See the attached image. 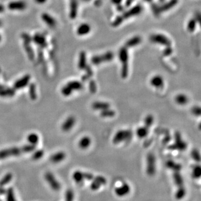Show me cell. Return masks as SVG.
I'll use <instances>...</instances> for the list:
<instances>
[{"label": "cell", "mask_w": 201, "mask_h": 201, "mask_svg": "<svg viewBox=\"0 0 201 201\" xmlns=\"http://www.w3.org/2000/svg\"><path fill=\"white\" fill-rule=\"evenodd\" d=\"M32 42H34L39 48H40L41 49L46 48L47 46V41L46 37L42 33H37L35 34L32 38Z\"/></svg>", "instance_id": "cell-9"}, {"label": "cell", "mask_w": 201, "mask_h": 201, "mask_svg": "<svg viewBox=\"0 0 201 201\" xmlns=\"http://www.w3.org/2000/svg\"><path fill=\"white\" fill-rule=\"evenodd\" d=\"M197 23V21L196 20V19L195 18L190 19L189 21V22L188 23V24H187L188 30L190 32H191V33L193 32L195 30V29H196Z\"/></svg>", "instance_id": "cell-33"}, {"label": "cell", "mask_w": 201, "mask_h": 201, "mask_svg": "<svg viewBox=\"0 0 201 201\" xmlns=\"http://www.w3.org/2000/svg\"><path fill=\"white\" fill-rule=\"evenodd\" d=\"M27 3L24 1H14L8 4V8L11 11H23L26 9Z\"/></svg>", "instance_id": "cell-10"}, {"label": "cell", "mask_w": 201, "mask_h": 201, "mask_svg": "<svg viewBox=\"0 0 201 201\" xmlns=\"http://www.w3.org/2000/svg\"><path fill=\"white\" fill-rule=\"evenodd\" d=\"M201 175V168L199 165H196L193 169V177L196 179L199 178Z\"/></svg>", "instance_id": "cell-38"}, {"label": "cell", "mask_w": 201, "mask_h": 201, "mask_svg": "<svg viewBox=\"0 0 201 201\" xmlns=\"http://www.w3.org/2000/svg\"><path fill=\"white\" fill-rule=\"evenodd\" d=\"M2 22L1 20H0V27L2 26Z\"/></svg>", "instance_id": "cell-61"}, {"label": "cell", "mask_w": 201, "mask_h": 201, "mask_svg": "<svg viewBox=\"0 0 201 201\" xmlns=\"http://www.w3.org/2000/svg\"><path fill=\"white\" fill-rule=\"evenodd\" d=\"M155 171V157L152 153L150 152L146 157V173L149 176H153Z\"/></svg>", "instance_id": "cell-8"}, {"label": "cell", "mask_w": 201, "mask_h": 201, "mask_svg": "<svg viewBox=\"0 0 201 201\" xmlns=\"http://www.w3.org/2000/svg\"><path fill=\"white\" fill-rule=\"evenodd\" d=\"M101 184L99 183L93 181L91 185V188L93 190H96L99 189L100 187H101Z\"/></svg>", "instance_id": "cell-47"}, {"label": "cell", "mask_w": 201, "mask_h": 201, "mask_svg": "<svg viewBox=\"0 0 201 201\" xmlns=\"http://www.w3.org/2000/svg\"><path fill=\"white\" fill-rule=\"evenodd\" d=\"M175 143L171 145L168 149L171 150H179L184 151L187 148V144L184 141L182 140L181 134L177 131L174 134Z\"/></svg>", "instance_id": "cell-4"}, {"label": "cell", "mask_w": 201, "mask_h": 201, "mask_svg": "<svg viewBox=\"0 0 201 201\" xmlns=\"http://www.w3.org/2000/svg\"><path fill=\"white\" fill-rule=\"evenodd\" d=\"M173 53V49L171 47V46H165V49L164 50L163 55L165 57H168L171 55V54Z\"/></svg>", "instance_id": "cell-43"}, {"label": "cell", "mask_w": 201, "mask_h": 201, "mask_svg": "<svg viewBox=\"0 0 201 201\" xmlns=\"http://www.w3.org/2000/svg\"><path fill=\"white\" fill-rule=\"evenodd\" d=\"M21 152H23L22 150L17 148H12L4 150L0 152V159L6 158L10 156L17 155Z\"/></svg>", "instance_id": "cell-12"}, {"label": "cell", "mask_w": 201, "mask_h": 201, "mask_svg": "<svg viewBox=\"0 0 201 201\" xmlns=\"http://www.w3.org/2000/svg\"><path fill=\"white\" fill-rule=\"evenodd\" d=\"M73 178L77 183L82 182L84 179L83 173L80 171H77L73 174Z\"/></svg>", "instance_id": "cell-36"}, {"label": "cell", "mask_w": 201, "mask_h": 201, "mask_svg": "<svg viewBox=\"0 0 201 201\" xmlns=\"http://www.w3.org/2000/svg\"><path fill=\"white\" fill-rule=\"evenodd\" d=\"M72 90L68 86H65L63 88V89L61 90L62 93L64 96H68L71 95V93H72Z\"/></svg>", "instance_id": "cell-42"}, {"label": "cell", "mask_w": 201, "mask_h": 201, "mask_svg": "<svg viewBox=\"0 0 201 201\" xmlns=\"http://www.w3.org/2000/svg\"><path fill=\"white\" fill-rule=\"evenodd\" d=\"M84 70H86V73H87L86 75L87 76L91 77L93 75V71H92L91 67V66L90 65L87 64V65L86 67V68L84 69Z\"/></svg>", "instance_id": "cell-49"}, {"label": "cell", "mask_w": 201, "mask_h": 201, "mask_svg": "<svg viewBox=\"0 0 201 201\" xmlns=\"http://www.w3.org/2000/svg\"><path fill=\"white\" fill-rule=\"evenodd\" d=\"M130 191V187L127 183L123 184L121 186L118 187L115 190V193L118 197H123L126 196L127 194L129 193Z\"/></svg>", "instance_id": "cell-15"}, {"label": "cell", "mask_w": 201, "mask_h": 201, "mask_svg": "<svg viewBox=\"0 0 201 201\" xmlns=\"http://www.w3.org/2000/svg\"><path fill=\"white\" fill-rule=\"evenodd\" d=\"M178 3V0H169L163 4H159L160 10L162 14L164 12H167L175 7Z\"/></svg>", "instance_id": "cell-13"}, {"label": "cell", "mask_w": 201, "mask_h": 201, "mask_svg": "<svg viewBox=\"0 0 201 201\" xmlns=\"http://www.w3.org/2000/svg\"><path fill=\"white\" fill-rule=\"evenodd\" d=\"M150 42L164 46H171V40L165 35L162 34H154L150 37Z\"/></svg>", "instance_id": "cell-7"}, {"label": "cell", "mask_w": 201, "mask_h": 201, "mask_svg": "<svg viewBox=\"0 0 201 201\" xmlns=\"http://www.w3.org/2000/svg\"><path fill=\"white\" fill-rule=\"evenodd\" d=\"M34 1L38 4H44L47 1V0H34Z\"/></svg>", "instance_id": "cell-56"}, {"label": "cell", "mask_w": 201, "mask_h": 201, "mask_svg": "<svg viewBox=\"0 0 201 201\" xmlns=\"http://www.w3.org/2000/svg\"><path fill=\"white\" fill-rule=\"evenodd\" d=\"M67 86L73 90H80L83 88V84L79 81H71L67 84Z\"/></svg>", "instance_id": "cell-29"}, {"label": "cell", "mask_w": 201, "mask_h": 201, "mask_svg": "<svg viewBox=\"0 0 201 201\" xmlns=\"http://www.w3.org/2000/svg\"><path fill=\"white\" fill-rule=\"evenodd\" d=\"M76 123V119L73 116L69 117L62 125L61 129L64 131H68L72 128Z\"/></svg>", "instance_id": "cell-18"}, {"label": "cell", "mask_w": 201, "mask_h": 201, "mask_svg": "<svg viewBox=\"0 0 201 201\" xmlns=\"http://www.w3.org/2000/svg\"><path fill=\"white\" fill-rule=\"evenodd\" d=\"M111 2L115 5L117 6L118 5L122 4V0H111Z\"/></svg>", "instance_id": "cell-54"}, {"label": "cell", "mask_w": 201, "mask_h": 201, "mask_svg": "<svg viewBox=\"0 0 201 201\" xmlns=\"http://www.w3.org/2000/svg\"><path fill=\"white\" fill-rule=\"evenodd\" d=\"M134 2V0H126L124 4V6L126 8H130L133 4V2Z\"/></svg>", "instance_id": "cell-52"}, {"label": "cell", "mask_w": 201, "mask_h": 201, "mask_svg": "<svg viewBox=\"0 0 201 201\" xmlns=\"http://www.w3.org/2000/svg\"><path fill=\"white\" fill-rule=\"evenodd\" d=\"M144 1L145 2H148V3H150V2H152V0H144Z\"/></svg>", "instance_id": "cell-59"}, {"label": "cell", "mask_w": 201, "mask_h": 201, "mask_svg": "<svg viewBox=\"0 0 201 201\" xmlns=\"http://www.w3.org/2000/svg\"><path fill=\"white\" fill-rule=\"evenodd\" d=\"M89 89L92 93H95L97 91L96 84L93 80H91L89 83Z\"/></svg>", "instance_id": "cell-41"}, {"label": "cell", "mask_w": 201, "mask_h": 201, "mask_svg": "<svg viewBox=\"0 0 201 201\" xmlns=\"http://www.w3.org/2000/svg\"><path fill=\"white\" fill-rule=\"evenodd\" d=\"M83 175L84 179H87L88 181H92L94 178V176L92 174H90V173H83Z\"/></svg>", "instance_id": "cell-50"}, {"label": "cell", "mask_w": 201, "mask_h": 201, "mask_svg": "<svg viewBox=\"0 0 201 201\" xmlns=\"http://www.w3.org/2000/svg\"><path fill=\"white\" fill-rule=\"evenodd\" d=\"M42 19L44 23L51 28H54L57 26L56 20L48 13H43L42 15Z\"/></svg>", "instance_id": "cell-14"}, {"label": "cell", "mask_w": 201, "mask_h": 201, "mask_svg": "<svg viewBox=\"0 0 201 201\" xmlns=\"http://www.w3.org/2000/svg\"><path fill=\"white\" fill-rule=\"evenodd\" d=\"M91 30V26L87 23L80 24L77 29V33L80 36H84L89 34Z\"/></svg>", "instance_id": "cell-16"}, {"label": "cell", "mask_w": 201, "mask_h": 201, "mask_svg": "<svg viewBox=\"0 0 201 201\" xmlns=\"http://www.w3.org/2000/svg\"><path fill=\"white\" fill-rule=\"evenodd\" d=\"M78 0H69V17L76 19L78 11Z\"/></svg>", "instance_id": "cell-11"}, {"label": "cell", "mask_w": 201, "mask_h": 201, "mask_svg": "<svg viewBox=\"0 0 201 201\" xmlns=\"http://www.w3.org/2000/svg\"><path fill=\"white\" fill-rule=\"evenodd\" d=\"M148 133H149L148 128L145 126L140 127L137 129V137H139L140 139H143V138H144L145 137H147Z\"/></svg>", "instance_id": "cell-30"}, {"label": "cell", "mask_w": 201, "mask_h": 201, "mask_svg": "<svg viewBox=\"0 0 201 201\" xmlns=\"http://www.w3.org/2000/svg\"><path fill=\"white\" fill-rule=\"evenodd\" d=\"M15 92L11 89L8 88L0 84V96L2 97L12 96L14 95Z\"/></svg>", "instance_id": "cell-23"}, {"label": "cell", "mask_w": 201, "mask_h": 201, "mask_svg": "<svg viewBox=\"0 0 201 201\" xmlns=\"http://www.w3.org/2000/svg\"><path fill=\"white\" fill-rule=\"evenodd\" d=\"M158 2L159 4H163L164 2H165V0H158Z\"/></svg>", "instance_id": "cell-58"}, {"label": "cell", "mask_w": 201, "mask_h": 201, "mask_svg": "<svg viewBox=\"0 0 201 201\" xmlns=\"http://www.w3.org/2000/svg\"><path fill=\"white\" fill-rule=\"evenodd\" d=\"M44 154V152L42 151V150H39L36 152H35L34 155H33V159H39L40 158H41L42 155Z\"/></svg>", "instance_id": "cell-48"}, {"label": "cell", "mask_w": 201, "mask_h": 201, "mask_svg": "<svg viewBox=\"0 0 201 201\" xmlns=\"http://www.w3.org/2000/svg\"><path fill=\"white\" fill-rule=\"evenodd\" d=\"M118 58L122 63V78L125 79L128 76L129 73V52L126 47L123 46L119 50Z\"/></svg>", "instance_id": "cell-2"}, {"label": "cell", "mask_w": 201, "mask_h": 201, "mask_svg": "<svg viewBox=\"0 0 201 201\" xmlns=\"http://www.w3.org/2000/svg\"><path fill=\"white\" fill-rule=\"evenodd\" d=\"M1 39H2V36H1V35L0 34V42L1 41Z\"/></svg>", "instance_id": "cell-62"}, {"label": "cell", "mask_w": 201, "mask_h": 201, "mask_svg": "<svg viewBox=\"0 0 201 201\" xmlns=\"http://www.w3.org/2000/svg\"><path fill=\"white\" fill-rule=\"evenodd\" d=\"M151 10L153 14L155 16H159L162 14L160 10L159 4L152 3L151 5Z\"/></svg>", "instance_id": "cell-34"}, {"label": "cell", "mask_w": 201, "mask_h": 201, "mask_svg": "<svg viewBox=\"0 0 201 201\" xmlns=\"http://www.w3.org/2000/svg\"><path fill=\"white\" fill-rule=\"evenodd\" d=\"M91 143V140L90 137H82L79 142V146L82 149H85L88 148Z\"/></svg>", "instance_id": "cell-24"}, {"label": "cell", "mask_w": 201, "mask_h": 201, "mask_svg": "<svg viewBox=\"0 0 201 201\" xmlns=\"http://www.w3.org/2000/svg\"><path fill=\"white\" fill-rule=\"evenodd\" d=\"M166 165L168 168L172 169L173 171H179L181 170V169L182 168L181 164L176 163H175L174 162H173L172 160H168L167 162V163H166Z\"/></svg>", "instance_id": "cell-26"}, {"label": "cell", "mask_w": 201, "mask_h": 201, "mask_svg": "<svg viewBox=\"0 0 201 201\" xmlns=\"http://www.w3.org/2000/svg\"><path fill=\"white\" fill-rule=\"evenodd\" d=\"M35 149V146L34 145H26L24 147L22 148V152H30L34 150Z\"/></svg>", "instance_id": "cell-46"}, {"label": "cell", "mask_w": 201, "mask_h": 201, "mask_svg": "<svg viewBox=\"0 0 201 201\" xmlns=\"http://www.w3.org/2000/svg\"><path fill=\"white\" fill-rule=\"evenodd\" d=\"M30 95L31 96V99H34L36 97V90H35V86L34 84H32L30 87Z\"/></svg>", "instance_id": "cell-44"}, {"label": "cell", "mask_w": 201, "mask_h": 201, "mask_svg": "<svg viewBox=\"0 0 201 201\" xmlns=\"http://www.w3.org/2000/svg\"><path fill=\"white\" fill-rule=\"evenodd\" d=\"M83 2H90L91 0H82Z\"/></svg>", "instance_id": "cell-60"}, {"label": "cell", "mask_w": 201, "mask_h": 201, "mask_svg": "<svg viewBox=\"0 0 201 201\" xmlns=\"http://www.w3.org/2000/svg\"><path fill=\"white\" fill-rule=\"evenodd\" d=\"M92 107L93 110L102 111L107 108H109L110 107V105L108 103L105 102L96 101L93 103V104L92 105Z\"/></svg>", "instance_id": "cell-22"}, {"label": "cell", "mask_w": 201, "mask_h": 201, "mask_svg": "<svg viewBox=\"0 0 201 201\" xmlns=\"http://www.w3.org/2000/svg\"><path fill=\"white\" fill-rule=\"evenodd\" d=\"M186 193V190L184 186L178 187V189L177 190V192L175 193V198L178 200L182 199L185 196Z\"/></svg>", "instance_id": "cell-32"}, {"label": "cell", "mask_w": 201, "mask_h": 201, "mask_svg": "<svg viewBox=\"0 0 201 201\" xmlns=\"http://www.w3.org/2000/svg\"><path fill=\"white\" fill-rule=\"evenodd\" d=\"M154 122V117L152 115H148V116H146L145 118L144 124L145 126L147 128H149L152 126Z\"/></svg>", "instance_id": "cell-35"}, {"label": "cell", "mask_w": 201, "mask_h": 201, "mask_svg": "<svg viewBox=\"0 0 201 201\" xmlns=\"http://www.w3.org/2000/svg\"><path fill=\"white\" fill-rule=\"evenodd\" d=\"M5 11V7L2 4H0V14L2 13Z\"/></svg>", "instance_id": "cell-57"}, {"label": "cell", "mask_w": 201, "mask_h": 201, "mask_svg": "<svg viewBox=\"0 0 201 201\" xmlns=\"http://www.w3.org/2000/svg\"><path fill=\"white\" fill-rule=\"evenodd\" d=\"M21 37L24 41V47L27 52L28 58L30 60L33 61L34 58V53L30 45V43L32 42V38L27 33H24Z\"/></svg>", "instance_id": "cell-6"}, {"label": "cell", "mask_w": 201, "mask_h": 201, "mask_svg": "<svg viewBox=\"0 0 201 201\" xmlns=\"http://www.w3.org/2000/svg\"><path fill=\"white\" fill-rule=\"evenodd\" d=\"M175 101L179 105H185L188 102V99L186 95L179 94L175 97Z\"/></svg>", "instance_id": "cell-25"}, {"label": "cell", "mask_w": 201, "mask_h": 201, "mask_svg": "<svg viewBox=\"0 0 201 201\" xmlns=\"http://www.w3.org/2000/svg\"><path fill=\"white\" fill-rule=\"evenodd\" d=\"M30 79V77L29 75H27L21 78L20 80H18L14 84V87L16 89H20L21 88L25 87L29 83Z\"/></svg>", "instance_id": "cell-20"}, {"label": "cell", "mask_w": 201, "mask_h": 201, "mask_svg": "<svg viewBox=\"0 0 201 201\" xmlns=\"http://www.w3.org/2000/svg\"><path fill=\"white\" fill-rule=\"evenodd\" d=\"M171 140V137L169 135H167V137H165L163 140V143L164 144H167L168 143H169Z\"/></svg>", "instance_id": "cell-55"}, {"label": "cell", "mask_w": 201, "mask_h": 201, "mask_svg": "<svg viewBox=\"0 0 201 201\" xmlns=\"http://www.w3.org/2000/svg\"><path fill=\"white\" fill-rule=\"evenodd\" d=\"M116 10L118 12L122 13L123 12L125 11L126 8H125L124 5H122V4H120V5H118L116 6Z\"/></svg>", "instance_id": "cell-51"}, {"label": "cell", "mask_w": 201, "mask_h": 201, "mask_svg": "<svg viewBox=\"0 0 201 201\" xmlns=\"http://www.w3.org/2000/svg\"><path fill=\"white\" fill-rule=\"evenodd\" d=\"M191 155L192 158L196 162H199L201 160V157L199 152L197 149H193L191 152Z\"/></svg>", "instance_id": "cell-39"}, {"label": "cell", "mask_w": 201, "mask_h": 201, "mask_svg": "<svg viewBox=\"0 0 201 201\" xmlns=\"http://www.w3.org/2000/svg\"><path fill=\"white\" fill-rule=\"evenodd\" d=\"M114 58V54L111 52H107L101 55L93 56L91 58V63L93 65H97L104 62H108L112 61Z\"/></svg>", "instance_id": "cell-5"}, {"label": "cell", "mask_w": 201, "mask_h": 201, "mask_svg": "<svg viewBox=\"0 0 201 201\" xmlns=\"http://www.w3.org/2000/svg\"><path fill=\"white\" fill-rule=\"evenodd\" d=\"M93 181H95L97 182L101 185H105L107 183V181L106 178L105 177H102V176H100V175L97 176V177H94V178L93 179Z\"/></svg>", "instance_id": "cell-40"}, {"label": "cell", "mask_w": 201, "mask_h": 201, "mask_svg": "<svg viewBox=\"0 0 201 201\" xmlns=\"http://www.w3.org/2000/svg\"><path fill=\"white\" fill-rule=\"evenodd\" d=\"M133 137V132L130 130H120L116 133L113 139V143L118 144L123 141H129Z\"/></svg>", "instance_id": "cell-3"}, {"label": "cell", "mask_w": 201, "mask_h": 201, "mask_svg": "<svg viewBox=\"0 0 201 201\" xmlns=\"http://www.w3.org/2000/svg\"><path fill=\"white\" fill-rule=\"evenodd\" d=\"M94 4L95 6L97 7H99L102 4V0H95L94 1Z\"/></svg>", "instance_id": "cell-53"}, {"label": "cell", "mask_w": 201, "mask_h": 201, "mask_svg": "<svg viewBox=\"0 0 201 201\" xmlns=\"http://www.w3.org/2000/svg\"><path fill=\"white\" fill-rule=\"evenodd\" d=\"M142 41V39L140 36H135L133 38H130L127 42H126L125 46L127 48L135 47L139 46Z\"/></svg>", "instance_id": "cell-17"}, {"label": "cell", "mask_w": 201, "mask_h": 201, "mask_svg": "<svg viewBox=\"0 0 201 201\" xmlns=\"http://www.w3.org/2000/svg\"><path fill=\"white\" fill-rule=\"evenodd\" d=\"M201 108L199 106H194L192 108V112L194 115L196 116H199L201 115Z\"/></svg>", "instance_id": "cell-45"}, {"label": "cell", "mask_w": 201, "mask_h": 201, "mask_svg": "<svg viewBox=\"0 0 201 201\" xmlns=\"http://www.w3.org/2000/svg\"><path fill=\"white\" fill-rule=\"evenodd\" d=\"M87 65V64L86 53L85 52L82 51L80 53V55H79L78 67V68L80 70H84V69L86 68Z\"/></svg>", "instance_id": "cell-19"}, {"label": "cell", "mask_w": 201, "mask_h": 201, "mask_svg": "<svg viewBox=\"0 0 201 201\" xmlns=\"http://www.w3.org/2000/svg\"><path fill=\"white\" fill-rule=\"evenodd\" d=\"M173 179H174L175 184L178 186V187L183 186V184H184L183 179L182 175L179 173V171H174V173H173Z\"/></svg>", "instance_id": "cell-28"}, {"label": "cell", "mask_w": 201, "mask_h": 201, "mask_svg": "<svg viewBox=\"0 0 201 201\" xmlns=\"http://www.w3.org/2000/svg\"><path fill=\"white\" fill-rule=\"evenodd\" d=\"M143 7L140 4H137L129 8L127 10L123 12L121 15L118 16L115 18L112 23V27H118L126 20L140 15L143 11Z\"/></svg>", "instance_id": "cell-1"}, {"label": "cell", "mask_w": 201, "mask_h": 201, "mask_svg": "<svg viewBox=\"0 0 201 201\" xmlns=\"http://www.w3.org/2000/svg\"><path fill=\"white\" fill-rule=\"evenodd\" d=\"M65 158V154L63 152H59L52 156L50 160L54 163H58L64 160Z\"/></svg>", "instance_id": "cell-27"}, {"label": "cell", "mask_w": 201, "mask_h": 201, "mask_svg": "<svg viewBox=\"0 0 201 201\" xmlns=\"http://www.w3.org/2000/svg\"><path fill=\"white\" fill-rule=\"evenodd\" d=\"M27 140L29 141V142L31 144V145H34L35 144H37L38 140H39V137L36 134L31 133L30 135L28 136Z\"/></svg>", "instance_id": "cell-37"}, {"label": "cell", "mask_w": 201, "mask_h": 201, "mask_svg": "<svg viewBox=\"0 0 201 201\" xmlns=\"http://www.w3.org/2000/svg\"><path fill=\"white\" fill-rule=\"evenodd\" d=\"M115 114H116L115 111L114 110L110 109L109 108H107L105 110L101 111L100 113V115L102 118H112L115 116Z\"/></svg>", "instance_id": "cell-31"}, {"label": "cell", "mask_w": 201, "mask_h": 201, "mask_svg": "<svg viewBox=\"0 0 201 201\" xmlns=\"http://www.w3.org/2000/svg\"><path fill=\"white\" fill-rule=\"evenodd\" d=\"M150 84L153 87L162 88L164 86L163 78L162 76H154L150 80Z\"/></svg>", "instance_id": "cell-21"}]
</instances>
